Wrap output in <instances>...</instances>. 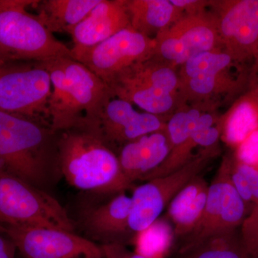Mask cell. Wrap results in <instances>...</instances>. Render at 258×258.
<instances>
[{
    "label": "cell",
    "instance_id": "6da1fadb",
    "mask_svg": "<svg viewBox=\"0 0 258 258\" xmlns=\"http://www.w3.org/2000/svg\"><path fill=\"white\" fill-rule=\"evenodd\" d=\"M58 137L47 120L0 111V169L50 193L62 178Z\"/></svg>",
    "mask_w": 258,
    "mask_h": 258
},
{
    "label": "cell",
    "instance_id": "7a4b0ae2",
    "mask_svg": "<svg viewBox=\"0 0 258 258\" xmlns=\"http://www.w3.org/2000/svg\"><path fill=\"white\" fill-rule=\"evenodd\" d=\"M58 134L61 173L71 186L106 195L126 190L118 154L105 138L99 121L84 120Z\"/></svg>",
    "mask_w": 258,
    "mask_h": 258
},
{
    "label": "cell",
    "instance_id": "3957f363",
    "mask_svg": "<svg viewBox=\"0 0 258 258\" xmlns=\"http://www.w3.org/2000/svg\"><path fill=\"white\" fill-rule=\"evenodd\" d=\"M40 62L52 84L48 106L52 128L60 132L84 120L99 121L105 106L113 98L106 83L73 56Z\"/></svg>",
    "mask_w": 258,
    "mask_h": 258
},
{
    "label": "cell",
    "instance_id": "277c9868",
    "mask_svg": "<svg viewBox=\"0 0 258 258\" xmlns=\"http://www.w3.org/2000/svg\"><path fill=\"white\" fill-rule=\"evenodd\" d=\"M37 0H0V61L42 62L73 56L37 15L27 8Z\"/></svg>",
    "mask_w": 258,
    "mask_h": 258
},
{
    "label": "cell",
    "instance_id": "5b68a950",
    "mask_svg": "<svg viewBox=\"0 0 258 258\" xmlns=\"http://www.w3.org/2000/svg\"><path fill=\"white\" fill-rule=\"evenodd\" d=\"M177 69L156 56L125 69L109 85L113 98L160 116L183 106Z\"/></svg>",
    "mask_w": 258,
    "mask_h": 258
},
{
    "label": "cell",
    "instance_id": "8992f818",
    "mask_svg": "<svg viewBox=\"0 0 258 258\" xmlns=\"http://www.w3.org/2000/svg\"><path fill=\"white\" fill-rule=\"evenodd\" d=\"M8 227H44L76 233L74 220L50 193L0 169V230L3 233Z\"/></svg>",
    "mask_w": 258,
    "mask_h": 258
},
{
    "label": "cell",
    "instance_id": "52a82bcc",
    "mask_svg": "<svg viewBox=\"0 0 258 258\" xmlns=\"http://www.w3.org/2000/svg\"><path fill=\"white\" fill-rule=\"evenodd\" d=\"M51 93L50 74L41 62L20 61L0 67V111L50 122Z\"/></svg>",
    "mask_w": 258,
    "mask_h": 258
},
{
    "label": "cell",
    "instance_id": "ba28073f",
    "mask_svg": "<svg viewBox=\"0 0 258 258\" xmlns=\"http://www.w3.org/2000/svg\"><path fill=\"white\" fill-rule=\"evenodd\" d=\"M219 153V144L204 148L178 170L137 186L131 197L132 208L129 216V227L134 235L158 220L176 194L191 179L200 175Z\"/></svg>",
    "mask_w": 258,
    "mask_h": 258
},
{
    "label": "cell",
    "instance_id": "9c48e42d",
    "mask_svg": "<svg viewBox=\"0 0 258 258\" xmlns=\"http://www.w3.org/2000/svg\"><path fill=\"white\" fill-rule=\"evenodd\" d=\"M235 63L230 55L218 50L195 56L180 66L178 81L183 106L217 103L218 97L234 96L244 91L242 77H235L231 72Z\"/></svg>",
    "mask_w": 258,
    "mask_h": 258
},
{
    "label": "cell",
    "instance_id": "30bf717a",
    "mask_svg": "<svg viewBox=\"0 0 258 258\" xmlns=\"http://www.w3.org/2000/svg\"><path fill=\"white\" fill-rule=\"evenodd\" d=\"M232 163L230 156L222 159L209 186L206 206L201 220L175 249L237 230L248 216L250 209L241 198L231 180Z\"/></svg>",
    "mask_w": 258,
    "mask_h": 258
},
{
    "label": "cell",
    "instance_id": "8fae6325",
    "mask_svg": "<svg viewBox=\"0 0 258 258\" xmlns=\"http://www.w3.org/2000/svg\"><path fill=\"white\" fill-rule=\"evenodd\" d=\"M71 52L108 86L125 69L155 56L156 40L128 27L95 46Z\"/></svg>",
    "mask_w": 258,
    "mask_h": 258
},
{
    "label": "cell",
    "instance_id": "7c38bea8",
    "mask_svg": "<svg viewBox=\"0 0 258 258\" xmlns=\"http://www.w3.org/2000/svg\"><path fill=\"white\" fill-rule=\"evenodd\" d=\"M154 38L156 57L176 69L203 52L222 50L216 20L208 10L184 15Z\"/></svg>",
    "mask_w": 258,
    "mask_h": 258
},
{
    "label": "cell",
    "instance_id": "4fadbf2b",
    "mask_svg": "<svg viewBox=\"0 0 258 258\" xmlns=\"http://www.w3.org/2000/svg\"><path fill=\"white\" fill-rule=\"evenodd\" d=\"M222 50L236 63L254 60L258 45V0L210 1Z\"/></svg>",
    "mask_w": 258,
    "mask_h": 258
},
{
    "label": "cell",
    "instance_id": "5bb4252c",
    "mask_svg": "<svg viewBox=\"0 0 258 258\" xmlns=\"http://www.w3.org/2000/svg\"><path fill=\"white\" fill-rule=\"evenodd\" d=\"M3 233L24 258H104L101 245L76 232L44 227H8Z\"/></svg>",
    "mask_w": 258,
    "mask_h": 258
},
{
    "label": "cell",
    "instance_id": "9a60e30c",
    "mask_svg": "<svg viewBox=\"0 0 258 258\" xmlns=\"http://www.w3.org/2000/svg\"><path fill=\"white\" fill-rule=\"evenodd\" d=\"M125 191L111 194L103 203L85 206L75 222L76 230L79 228L83 237L99 245L132 243L135 235L129 227L132 198Z\"/></svg>",
    "mask_w": 258,
    "mask_h": 258
},
{
    "label": "cell",
    "instance_id": "2e32d148",
    "mask_svg": "<svg viewBox=\"0 0 258 258\" xmlns=\"http://www.w3.org/2000/svg\"><path fill=\"white\" fill-rule=\"evenodd\" d=\"M134 105L113 98L105 106L99 118L100 126L108 143L115 149L153 132L166 128L160 116L138 112Z\"/></svg>",
    "mask_w": 258,
    "mask_h": 258
},
{
    "label": "cell",
    "instance_id": "e0dca14e",
    "mask_svg": "<svg viewBox=\"0 0 258 258\" xmlns=\"http://www.w3.org/2000/svg\"><path fill=\"white\" fill-rule=\"evenodd\" d=\"M171 149L166 128L143 136L120 147L118 157L126 189L162 164Z\"/></svg>",
    "mask_w": 258,
    "mask_h": 258
},
{
    "label": "cell",
    "instance_id": "ac0fdd59",
    "mask_svg": "<svg viewBox=\"0 0 258 258\" xmlns=\"http://www.w3.org/2000/svg\"><path fill=\"white\" fill-rule=\"evenodd\" d=\"M128 27L125 0H101L84 20L68 31L74 42L71 50L95 46Z\"/></svg>",
    "mask_w": 258,
    "mask_h": 258
},
{
    "label": "cell",
    "instance_id": "d6986e66",
    "mask_svg": "<svg viewBox=\"0 0 258 258\" xmlns=\"http://www.w3.org/2000/svg\"><path fill=\"white\" fill-rule=\"evenodd\" d=\"M209 186L203 175L197 176L176 194L168 205V217L174 225V240L178 243L190 235L201 220Z\"/></svg>",
    "mask_w": 258,
    "mask_h": 258
},
{
    "label": "cell",
    "instance_id": "ffe728a7",
    "mask_svg": "<svg viewBox=\"0 0 258 258\" xmlns=\"http://www.w3.org/2000/svg\"><path fill=\"white\" fill-rule=\"evenodd\" d=\"M220 139L235 149L258 131V81L239 96L228 111L220 118Z\"/></svg>",
    "mask_w": 258,
    "mask_h": 258
},
{
    "label": "cell",
    "instance_id": "44dd1931",
    "mask_svg": "<svg viewBox=\"0 0 258 258\" xmlns=\"http://www.w3.org/2000/svg\"><path fill=\"white\" fill-rule=\"evenodd\" d=\"M131 27L149 37L158 34L184 16L183 10L168 0H125Z\"/></svg>",
    "mask_w": 258,
    "mask_h": 258
},
{
    "label": "cell",
    "instance_id": "7402d4cb",
    "mask_svg": "<svg viewBox=\"0 0 258 258\" xmlns=\"http://www.w3.org/2000/svg\"><path fill=\"white\" fill-rule=\"evenodd\" d=\"M101 0H40L37 16L47 30L66 32L81 23Z\"/></svg>",
    "mask_w": 258,
    "mask_h": 258
},
{
    "label": "cell",
    "instance_id": "603a6c76",
    "mask_svg": "<svg viewBox=\"0 0 258 258\" xmlns=\"http://www.w3.org/2000/svg\"><path fill=\"white\" fill-rule=\"evenodd\" d=\"M174 258H254L241 238L240 228L175 249Z\"/></svg>",
    "mask_w": 258,
    "mask_h": 258
},
{
    "label": "cell",
    "instance_id": "cb8c5ba5",
    "mask_svg": "<svg viewBox=\"0 0 258 258\" xmlns=\"http://www.w3.org/2000/svg\"><path fill=\"white\" fill-rule=\"evenodd\" d=\"M174 230L166 221L159 219L137 234L132 243L136 253L147 258H164L174 242Z\"/></svg>",
    "mask_w": 258,
    "mask_h": 258
},
{
    "label": "cell",
    "instance_id": "d4e9b609",
    "mask_svg": "<svg viewBox=\"0 0 258 258\" xmlns=\"http://www.w3.org/2000/svg\"><path fill=\"white\" fill-rule=\"evenodd\" d=\"M230 176L235 189L251 211L258 205V171L237 162L232 157Z\"/></svg>",
    "mask_w": 258,
    "mask_h": 258
},
{
    "label": "cell",
    "instance_id": "484cf974",
    "mask_svg": "<svg viewBox=\"0 0 258 258\" xmlns=\"http://www.w3.org/2000/svg\"><path fill=\"white\" fill-rule=\"evenodd\" d=\"M240 233L249 253L258 258V205L252 209L240 226Z\"/></svg>",
    "mask_w": 258,
    "mask_h": 258
},
{
    "label": "cell",
    "instance_id": "4316f807",
    "mask_svg": "<svg viewBox=\"0 0 258 258\" xmlns=\"http://www.w3.org/2000/svg\"><path fill=\"white\" fill-rule=\"evenodd\" d=\"M234 150L236 161L258 171V131L249 136Z\"/></svg>",
    "mask_w": 258,
    "mask_h": 258
},
{
    "label": "cell",
    "instance_id": "83f0119b",
    "mask_svg": "<svg viewBox=\"0 0 258 258\" xmlns=\"http://www.w3.org/2000/svg\"><path fill=\"white\" fill-rule=\"evenodd\" d=\"M103 249L104 258H147L131 252L126 246L123 244H112L101 245Z\"/></svg>",
    "mask_w": 258,
    "mask_h": 258
},
{
    "label": "cell",
    "instance_id": "f1b7e54d",
    "mask_svg": "<svg viewBox=\"0 0 258 258\" xmlns=\"http://www.w3.org/2000/svg\"><path fill=\"white\" fill-rule=\"evenodd\" d=\"M171 3L183 10L184 15L195 14L206 11L207 7H210V1L200 0H171Z\"/></svg>",
    "mask_w": 258,
    "mask_h": 258
},
{
    "label": "cell",
    "instance_id": "f546056e",
    "mask_svg": "<svg viewBox=\"0 0 258 258\" xmlns=\"http://www.w3.org/2000/svg\"><path fill=\"white\" fill-rule=\"evenodd\" d=\"M0 234V258H15L17 248L13 241Z\"/></svg>",
    "mask_w": 258,
    "mask_h": 258
},
{
    "label": "cell",
    "instance_id": "4dcf8cb0",
    "mask_svg": "<svg viewBox=\"0 0 258 258\" xmlns=\"http://www.w3.org/2000/svg\"><path fill=\"white\" fill-rule=\"evenodd\" d=\"M254 69H255L256 74H257V76L258 78V45L257 51H256L255 55H254ZM258 81V79H257Z\"/></svg>",
    "mask_w": 258,
    "mask_h": 258
},
{
    "label": "cell",
    "instance_id": "1f68e13d",
    "mask_svg": "<svg viewBox=\"0 0 258 258\" xmlns=\"http://www.w3.org/2000/svg\"><path fill=\"white\" fill-rule=\"evenodd\" d=\"M0 234H3V232H2V230H0Z\"/></svg>",
    "mask_w": 258,
    "mask_h": 258
},
{
    "label": "cell",
    "instance_id": "d6a6232c",
    "mask_svg": "<svg viewBox=\"0 0 258 258\" xmlns=\"http://www.w3.org/2000/svg\"><path fill=\"white\" fill-rule=\"evenodd\" d=\"M1 66H2L1 61H0V67H1Z\"/></svg>",
    "mask_w": 258,
    "mask_h": 258
}]
</instances>
